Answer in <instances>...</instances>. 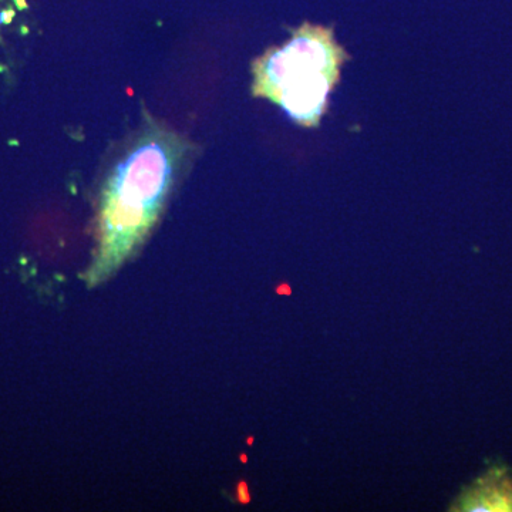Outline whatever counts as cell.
Masks as SVG:
<instances>
[{
	"mask_svg": "<svg viewBox=\"0 0 512 512\" xmlns=\"http://www.w3.org/2000/svg\"><path fill=\"white\" fill-rule=\"evenodd\" d=\"M192 147L187 138L147 117L101 191L97 248L87 284L109 279L143 244Z\"/></svg>",
	"mask_w": 512,
	"mask_h": 512,
	"instance_id": "cell-1",
	"label": "cell"
},
{
	"mask_svg": "<svg viewBox=\"0 0 512 512\" xmlns=\"http://www.w3.org/2000/svg\"><path fill=\"white\" fill-rule=\"evenodd\" d=\"M350 56L332 26L305 22L291 30L284 45L269 47L252 63V94L272 101L306 128L319 127L329 94L340 82Z\"/></svg>",
	"mask_w": 512,
	"mask_h": 512,
	"instance_id": "cell-2",
	"label": "cell"
},
{
	"mask_svg": "<svg viewBox=\"0 0 512 512\" xmlns=\"http://www.w3.org/2000/svg\"><path fill=\"white\" fill-rule=\"evenodd\" d=\"M457 510L471 512L512 511V477L494 468L461 497Z\"/></svg>",
	"mask_w": 512,
	"mask_h": 512,
	"instance_id": "cell-3",
	"label": "cell"
}]
</instances>
